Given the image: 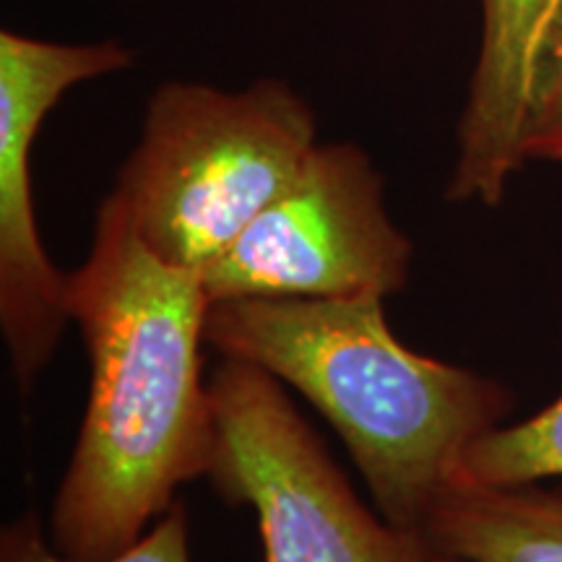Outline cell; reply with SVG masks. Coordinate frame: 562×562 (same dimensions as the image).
Listing matches in <instances>:
<instances>
[{
    "label": "cell",
    "instance_id": "52a82bcc",
    "mask_svg": "<svg viewBox=\"0 0 562 562\" xmlns=\"http://www.w3.org/2000/svg\"><path fill=\"white\" fill-rule=\"evenodd\" d=\"M562 0H482V45L459 123L451 201L497 206L526 165V133L539 100Z\"/></svg>",
    "mask_w": 562,
    "mask_h": 562
},
{
    "label": "cell",
    "instance_id": "5b68a950",
    "mask_svg": "<svg viewBox=\"0 0 562 562\" xmlns=\"http://www.w3.org/2000/svg\"><path fill=\"white\" fill-rule=\"evenodd\" d=\"M412 243L385 209L383 178L355 144H315L297 180L201 273L227 300L389 297L409 281Z\"/></svg>",
    "mask_w": 562,
    "mask_h": 562
},
{
    "label": "cell",
    "instance_id": "8992f818",
    "mask_svg": "<svg viewBox=\"0 0 562 562\" xmlns=\"http://www.w3.org/2000/svg\"><path fill=\"white\" fill-rule=\"evenodd\" d=\"M131 66L117 42L63 45L0 32V326L21 389L50 362L68 313V273L42 248L32 146L45 115L76 83Z\"/></svg>",
    "mask_w": 562,
    "mask_h": 562
},
{
    "label": "cell",
    "instance_id": "7a4b0ae2",
    "mask_svg": "<svg viewBox=\"0 0 562 562\" xmlns=\"http://www.w3.org/2000/svg\"><path fill=\"white\" fill-rule=\"evenodd\" d=\"M206 341L300 391L347 442L385 521L412 531L513 406L501 383L404 347L375 294L216 302Z\"/></svg>",
    "mask_w": 562,
    "mask_h": 562
},
{
    "label": "cell",
    "instance_id": "8fae6325",
    "mask_svg": "<svg viewBox=\"0 0 562 562\" xmlns=\"http://www.w3.org/2000/svg\"><path fill=\"white\" fill-rule=\"evenodd\" d=\"M526 159L562 161V11L547 55L537 108L526 133Z\"/></svg>",
    "mask_w": 562,
    "mask_h": 562
},
{
    "label": "cell",
    "instance_id": "7c38bea8",
    "mask_svg": "<svg viewBox=\"0 0 562 562\" xmlns=\"http://www.w3.org/2000/svg\"><path fill=\"white\" fill-rule=\"evenodd\" d=\"M430 562H467V560H459V558H446V554H432Z\"/></svg>",
    "mask_w": 562,
    "mask_h": 562
},
{
    "label": "cell",
    "instance_id": "ba28073f",
    "mask_svg": "<svg viewBox=\"0 0 562 562\" xmlns=\"http://www.w3.org/2000/svg\"><path fill=\"white\" fill-rule=\"evenodd\" d=\"M430 554L467 562H562V487H487L451 480L427 508Z\"/></svg>",
    "mask_w": 562,
    "mask_h": 562
},
{
    "label": "cell",
    "instance_id": "3957f363",
    "mask_svg": "<svg viewBox=\"0 0 562 562\" xmlns=\"http://www.w3.org/2000/svg\"><path fill=\"white\" fill-rule=\"evenodd\" d=\"M315 144L313 110L290 83L170 81L112 193L154 256L201 277L297 180Z\"/></svg>",
    "mask_w": 562,
    "mask_h": 562
},
{
    "label": "cell",
    "instance_id": "30bf717a",
    "mask_svg": "<svg viewBox=\"0 0 562 562\" xmlns=\"http://www.w3.org/2000/svg\"><path fill=\"white\" fill-rule=\"evenodd\" d=\"M0 562H83L58 552L47 542L34 513L5 526L0 533ZM102 562H191L188 552V518L182 505H172L149 533L128 550Z\"/></svg>",
    "mask_w": 562,
    "mask_h": 562
},
{
    "label": "cell",
    "instance_id": "6da1fadb",
    "mask_svg": "<svg viewBox=\"0 0 562 562\" xmlns=\"http://www.w3.org/2000/svg\"><path fill=\"white\" fill-rule=\"evenodd\" d=\"M209 307L199 273L154 256L110 193L89 258L68 273V313L87 344L91 389L53 503L58 552L115 558L172 508L180 484L209 476L216 446L201 375Z\"/></svg>",
    "mask_w": 562,
    "mask_h": 562
},
{
    "label": "cell",
    "instance_id": "277c9868",
    "mask_svg": "<svg viewBox=\"0 0 562 562\" xmlns=\"http://www.w3.org/2000/svg\"><path fill=\"white\" fill-rule=\"evenodd\" d=\"M216 446L211 482L256 510L266 562H430L419 531L360 503L313 427L256 364L227 360L209 383Z\"/></svg>",
    "mask_w": 562,
    "mask_h": 562
},
{
    "label": "cell",
    "instance_id": "9c48e42d",
    "mask_svg": "<svg viewBox=\"0 0 562 562\" xmlns=\"http://www.w3.org/2000/svg\"><path fill=\"white\" fill-rule=\"evenodd\" d=\"M562 476V396L537 417L492 427L467 448L453 480L518 487Z\"/></svg>",
    "mask_w": 562,
    "mask_h": 562
}]
</instances>
